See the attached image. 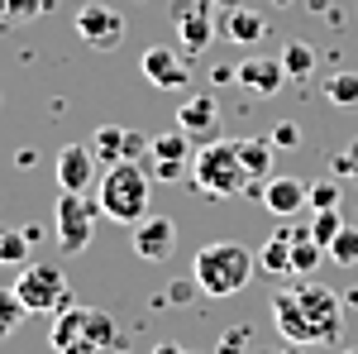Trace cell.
Instances as JSON below:
<instances>
[{
  "label": "cell",
  "mask_w": 358,
  "mask_h": 354,
  "mask_svg": "<svg viewBox=\"0 0 358 354\" xmlns=\"http://www.w3.org/2000/svg\"><path fill=\"white\" fill-rule=\"evenodd\" d=\"M253 249L239 240H215V245H201L192 259V278L201 287V297H239L248 282H253Z\"/></svg>",
  "instance_id": "6da1fadb"
},
{
  "label": "cell",
  "mask_w": 358,
  "mask_h": 354,
  "mask_svg": "<svg viewBox=\"0 0 358 354\" xmlns=\"http://www.w3.org/2000/svg\"><path fill=\"white\" fill-rule=\"evenodd\" d=\"M96 201H101V216L115 225H138L148 216V168L138 158H124L101 172L96 182Z\"/></svg>",
  "instance_id": "277c9868"
},
{
  "label": "cell",
  "mask_w": 358,
  "mask_h": 354,
  "mask_svg": "<svg viewBox=\"0 0 358 354\" xmlns=\"http://www.w3.org/2000/svg\"><path fill=\"white\" fill-rule=\"evenodd\" d=\"M0 264H15V268L29 264V235L20 225H0Z\"/></svg>",
  "instance_id": "d4e9b609"
},
{
  "label": "cell",
  "mask_w": 358,
  "mask_h": 354,
  "mask_svg": "<svg viewBox=\"0 0 358 354\" xmlns=\"http://www.w3.org/2000/svg\"><path fill=\"white\" fill-rule=\"evenodd\" d=\"M248 350V330L239 326V330H224L220 335V345H215V354H244Z\"/></svg>",
  "instance_id": "d6a6232c"
},
{
  "label": "cell",
  "mask_w": 358,
  "mask_h": 354,
  "mask_svg": "<svg viewBox=\"0 0 358 354\" xmlns=\"http://www.w3.org/2000/svg\"><path fill=\"white\" fill-rule=\"evenodd\" d=\"M296 297H301V311L310 321L315 345H339V335H344V301L334 297L325 282H310V278L296 282Z\"/></svg>",
  "instance_id": "ba28073f"
},
{
  "label": "cell",
  "mask_w": 358,
  "mask_h": 354,
  "mask_svg": "<svg viewBox=\"0 0 358 354\" xmlns=\"http://www.w3.org/2000/svg\"><path fill=\"white\" fill-rule=\"evenodd\" d=\"M344 354H358V345H354V350H344Z\"/></svg>",
  "instance_id": "f35d334b"
},
{
  "label": "cell",
  "mask_w": 358,
  "mask_h": 354,
  "mask_svg": "<svg viewBox=\"0 0 358 354\" xmlns=\"http://www.w3.org/2000/svg\"><path fill=\"white\" fill-rule=\"evenodd\" d=\"M220 34L229 43H239V48H253V43H263L268 39V15L263 10H253V5H229L220 15Z\"/></svg>",
  "instance_id": "d6986e66"
},
{
  "label": "cell",
  "mask_w": 358,
  "mask_h": 354,
  "mask_svg": "<svg viewBox=\"0 0 358 354\" xmlns=\"http://www.w3.org/2000/svg\"><path fill=\"white\" fill-rule=\"evenodd\" d=\"M330 172H334V177H354V182H358V139H354V144H344V149L330 158Z\"/></svg>",
  "instance_id": "1f68e13d"
},
{
  "label": "cell",
  "mask_w": 358,
  "mask_h": 354,
  "mask_svg": "<svg viewBox=\"0 0 358 354\" xmlns=\"http://www.w3.org/2000/svg\"><path fill=\"white\" fill-rule=\"evenodd\" d=\"M91 154H96L101 168H115V163H124V158H143L148 154V139L134 135V130H120V125H101L91 135Z\"/></svg>",
  "instance_id": "5bb4252c"
},
{
  "label": "cell",
  "mask_w": 358,
  "mask_h": 354,
  "mask_svg": "<svg viewBox=\"0 0 358 354\" xmlns=\"http://www.w3.org/2000/svg\"><path fill=\"white\" fill-rule=\"evenodd\" d=\"M320 259H330V254L315 240V230H310V225H296V230H292V278H315Z\"/></svg>",
  "instance_id": "ffe728a7"
},
{
  "label": "cell",
  "mask_w": 358,
  "mask_h": 354,
  "mask_svg": "<svg viewBox=\"0 0 358 354\" xmlns=\"http://www.w3.org/2000/svg\"><path fill=\"white\" fill-rule=\"evenodd\" d=\"M48 345L53 354H115L120 345V326L110 321V311L101 306H67L57 311L48 326Z\"/></svg>",
  "instance_id": "7a4b0ae2"
},
{
  "label": "cell",
  "mask_w": 358,
  "mask_h": 354,
  "mask_svg": "<svg viewBox=\"0 0 358 354\" xmlns=\"http://www.w3.org/2000/svg\"><path fill=\"white\" fill-rule=\"evenodd\" d=\"M124 34H129V20L120 15V10H110V5H82L77 10V39H82L86 48H96V53H110V48H120L124 43Z\"/></svg>",
  "instance_id": "9c48e42d"
},
{
  "label": "cell",
  "mask_w": 358,
  "mask_h": 354,
  "mask_svg": "<svg viewBox=\"0 0 358 354\" xmlns=\"http://www.w3.org/2000/svg\"><path fill=\"white\" fill-rule=\"evenodd\" d=\"M138 72H143V82H153L158 91H182V86L192 82L187 53H182V48H167V43L143 48V57H138Z\"/></svg>",
  "instance_id": "8fae6325"
},
{
  "label": "cell",
  "mask_w": 358,
  "mask_h": 354,
  "mask_svg": "<svg viewBox=\"0 0 358 354\" xmlns=\"http://www.w3.org/2000/svg\"><path fill=\"white\" fill-rule=\"evenodd\" d=\"M310 206H315V211L339 206V177H320V182H310Z\"/></svg>",
  "instance_id": "f546056e"
},
{
  "label": "cell",
  "mask_w": 358,
  "mask_h": 354,
  "mask_svg": "<svg viewBox=\"0 0 358 354\" xmlns=\"http://www.w3.org/2000/svg\"><path fill=\"white\" fill-rule=\"evenodd\" d=\"M15 163H20V168H34V163H38V154H34V149H20V158H15Z\"/></svg>",
  "instance_id": "d590c367"
},
{
  "label": "cell",
  "mask_w": 358,
  "mask_h": 354,
  "mask_svg": "<svg viewBox=\"0 0 358 354\" xmlns=\"http://www.w3.org/2000/svg\"><path fill=\"white\" fill-rule=\"evenodd\" d=\"M282 67H287V77L292 82H306L310 72H315V48L310 43H301V39H292V43H282Z\"/></svg>",
  "instance_id": "7402d4cb"
},
{
  "label": "cell",
  "mask_w": 358,
  "mask_h": 354,
  "mask_svg": "<svg viewBox=\"0 0 358 354\" xmlns=\"http://www.w3.org/2000/svg\"><path fill=\"white\" fill-rule=\"evenodd\" d=\"M277 144V149H296V144H301V125H292V120H282V125H277L273 135H268Z\"/></svg>",
  "instance_id": "836d02e7"
},
{
  "label": "cell",
  "mask_w": 358,
  "mask_h": 354,
  "mask_svg": "<svg viewBox=\"0 0 358 354\" xmlns=\"http://www.w3.org/2000/svg\"><path fill=\"white\" fill-rule=\"evenodd\" d=\"M287 82V67H282V57H268V53H253L239 62V86H244L253 101H268L277 96Z\"/></svg>",
  "instance_id": "2e32d148"
},
{
  "label": "cell",
  "mask_w": 358,
  "mask_h": 354,
  "mask_svg": "<svg viewBox=\"0 0 358 354\" xmlns=\"http://www.w3.org/2000/svg\"><path fill=\"white\" fill-rule=\"evenodd\" d=\"M134 254L143 264H167L177 254V225L167 216H143L134 225Z\"/></svg>",
  "instance_id": "9a60e30c"
},
{
  "label": "cell",
  "mask_w": 358,
  "mask_h": 354,
  "mask_svg": "<svg viewBox=\"0 0 358 354\" xmlns=\"http://www.w3.org/2000/svg\"><path fill=\"white\" fill-rule=\"evenodd\" d=\"M15 297L24 301V311H34V316H57V311L72 306L67 273L57 268V264H24L20 282H15Z\"/></svg>",
  "instance_id": "5b68a950"
},
{
  "label": "cell",
  "mask_w": 358,
  "mask_h": 354,
  "mask_svg": "<svg viewBox=\"0 0 358 354\" xmlns=\"http://www.w3.org/2000/svg\"><path fill=\"white\" fill-rule=\"evenodd\" d=\"M277 5H292V0H277Z\"/></svg>",
  "instance_id": "ab89813d"
},
{
  "label": "cell",
  "mask_w": 358,
  "mask_h": 354,
  "mask_svg": "<svg viewBox=\"0 0 358 354\" xmlns=\"http://www.w3.org/2000/svg\"><path fill=\"white\" fill-rule=\"evenodd\" d=\"M325 254H330L339 268H354V264H358V230H354V225H344V230L330 240V249H325Z\"/></svg>",
  "instance_id": "83f0119b"
},
{
  "label": "cell",
  "mask_w": 358,
  "mask_h": 354,
  "mask_svg": "<svg viewBox=\"0 0 358 354\" xmlns=\"http://www.w3.org/2000/svg\"><path fill=\"white\" fill-rule=\"evenodd\" d=\"M325 101L339 110L358 106V72H330L325 77Z\"/></svg>",
  "instance_id": "cb8c5ba5"
},
{
  "label": "cell",
  "mask_w": 358,
  "mask_h": 354,
  "mask_svg": "<svg viewBox=\"0 0 358 354\" xmlns=\"http://www.w3.org/2000/svg\"><path fill=\"white\" fill-rule=\"evenodd\" d=\"M192 158L196 139L187 130H163L148 139V177L158 182H192Z\"/></svg>",
  "instance_id": "52a82bcc"
},
{
  "label": "cell",
  "mask_w": 358,
  "mask_h": 354,
  "mask_svg": "<svg viewBox=\"0 0 358 354\" xmlns=\"http://www.w3.org/2000/svg\"><path fill=\"white\" fill-rule=\"evenodd\" d=\"M210 82L215 86H234L239 82V67H234V62H215V67H210Z\"/></svg>",
  "instance_id": "e575fe53"
},
{
  "label": "cell",
  "mask_w": 358,
  "mask_h": 354,
  "mask_svg": "<svg viewBox=\"0 0 358 354\" xmlns=\"http://www.w3.org/2000/svg\"><path fill=\"white\" fill-rule=\"evenodd\" d=\"M48 5H57V0H48Z\"/></svg>",
  "instance_id": "b9f144b4"
},
{
  "label": "cell",
  "mask_w": 358,
  "mask_h": 354,
  "mask_svg": "<svg viewBox=\"0 0 358 354\" xmlns=\"http://www.w3.org/2000/svg\"><path fill=\"white\" fill-rule=\"evenodd\" d=\"M258 268L287 273V278H292V230H277L273 240L263 245V254H258Z\"/></svg>",
  "instance_id": "603a6c76"
},
{
  "label": "cell",
  "mask_w": 358,
  "mask_h": 354,
  "mask_svg": "<svg viewBox=\"0 0 358 354\" xmlns=\"http://www.w3.org/2000/svg\"><path fill=\"white\" fill-rule=\"evenodd\" d=\"M344 225H349V220L339 216V206H330V211H315V220H310V230H315V240H320L325 249H330V240L339 235V230H344Z\"/></svg>",
  "instance_id": "f1b7e54d"
},
{
  "label": "cell",
  "mask_w": 358,
  "mask_h": 354,
  "mask_svg": "<svg viewBox=\"0 0 358 354\" xmlns=\"http://www.w3.org/2000/svg\"><path fill=\"white\" fill-rule=\"evenodd\" d=\"M239 158L248 168V182H268L273 177V158H277V144L268 135H253V139H239Z\"/></svg>",
  "instance_id": "44dd1931"
},
{
  "label": "cell",
  "mask_w": 358,
  "mask_h": 354,
  "mask_svg": "<svg viewBox=\"0 0 358 354\" xmlns=\"http://www.w3.org/2000/svg\"><path fill=\"white\" fill-rule=\"evenodd\" d=\"M96 154L91 144H62L53 158V172H57V187L62 191H91L96 187Z\"/></svg>",
  "instance_id": "7c38bea8"
},
{
  "label": "cell",
  "mask_w": 358,
  "mask_h": 354,
  "mask_svg": "<svg viewBox=\"0 0 358 354\" xmlns=\"http://www.w3.org/2000/svg\"><path fill=\"white\" fill-rule=\"evenodd\" d=\"M172 29H177V43L182 53H206L215 43V10L206 0H177L172 5Z\"/></svg>",
  "instance_id": "30bf717a"
},
{
  "label": "cell",
  "mask_w": 358,
  "mask_h": 354,
  "mask_svg": "<svg viewBox=\"0 0 358 354\" xmlns=\"http://www.w3.org/2000/svg\"><path fill=\"white\" fill-rule=\"evenodd\" d=\"M258 201H263V211H268V216L292 220L296 211L310 206V182H301V177H268Z\"/></svg>",
  "instance_id": "e0dca14e"
},
{
  "label": "cell",
  "mask_w": 358,
  "mask_h": 354,
  "mask_svg": "<svg viewBox=\"0 0 358 354\" xmlns=\"http://www.w3.org/2000/svg\"><path fill=\"white\" fill-rule=\"evenodd\" d=\"M192 187L210 201H229L248 191V168L239 158V139H210V144H196L192 158Z\"/></svg>",
  "instance_id": "3957f363"
},
{
  "label": "cell",
  "mask_w": 358,
  "mask_h": 354,
  "mask_svg": "<svg viewBox=\"0 0 358 354\" xmlns=\"http://www.w3.org/2000/svg\"><path fill=\"white\" fill-rule=\"evenodd\" d=\"M273 326L287 335V345H315V335H310V321H306L301 311V297H296V287H282L273 292Z\"/></svg>",
  "instance_id": "ac0fdd59"
},
{
  "label": "cell",
  "mask_w": 358,
  "mask_h": 354,
  "mask_svg": "<svg viewBox=\"0 0 358 354\" xmlns=\"http://www.w3.org/2000/svg\"><path fill=\"white\" fill-rule=\"evenodd\" d=\"M48 10V0H0V29L10 25H34Z\"/></svg>",
  "instance_id": "484cf974"
},
{
  "label": "cell",
  "mask_w": 358,
  "mask_h": 354,
  "mask_svg": "<svg viewBox=\"0 0 358 354\" xmlns=\"http://www.w3.org/2000/svg\"><path fill=\"white\" fill-rule=\"evenodd\" d=\"M344 301H349V306H358V287H354V292H349V297H344Z\"/></svg>",
  "instance_id": "8d00e7d4"
},
{
  "label": "cell",
  "mask_w": 358,
  "mask_h": 354,
  "mask_svg": "<svg viewBox=\"0 0 358 354\" xmlns=\"http://www.w3.org/2000/svg\"><path fill=\"white\" fill-rule=\"evenodd\" d=\"M187 354H192V350H187Z\"/></svg>",
  "instance_id": "7bdbcfd3"
},
{
  "label": "cell",
  "mask_w": 358,
  "mask_h": 354,
  "mask_svg": "<svg viewBox=\"0 0 358 354\" xmlns=\"http://www.w3.org/2000/svg\"><path fill=\"white\" fill-rule=\"evenodd\" d=\"M115 354H129V350H115Z\"/></svg>",
  "instance_id": "60d3db41"
},
{
  "label": "cell",
  "mask_w": 358,
  "mask_h": 354,
  "mask_svg": "<svg viewBox=\"0 0 358 354\" xmlns=\"http://www.w3.org/2000/svg\"><path fill=\"white\" fill-rule=\"evenodd\" d=\"M96 220H101V201H91L86 191H62L57 196V249L86 254L96 245Z\"/></svg>",
  "instance_id": "8992f818"
},
{
  "label": "cell",
  "mask_w": 358,
  "mask_h": 354,
  "mask_svg": "<svg viewBox=\"0 0 358 354\" xmlns=\"http://www.w3.org/2000/svg\"><path fill=\"white\" fill-rule=\"evenodd\" d=\"M277 354H301V345H292V350H277Z\"/></svg>",
  "instance_id": "74e56055"
},
{
  "label": "cell",
  "mask_w": 358,
  "mask_h": 354,
  "mask_svg": "<svg viewBox=\"0 0 358 354\" xmlns=\"http://www.w3.org/2000/svg\"><path fill=\"white\" fill-rule=\"evenodd\" d=\"M24 301L15 297V287H0V340H10L15 330L24 326Z\"/></svg>",
  "instance_id": "4316f807"
},
{
  "label": "cell",
  "mask_w": 358,
  "mask_h": 354,
  "mask_svg": "<svg viewBox=\"0 0 358 354\" xmlns=\"http://www.w3.org/2000/svg\"><path fill=\"white\" fill-rule=\"evenodd\" d=\"M177 130H187L196 144L220 139V101H215L210 91H196V96H187V101L177 106Z\"/></svg>",
  "instance_id": "4fadbf2b"
},
{
  "label": "cell",
  "mask_w": 358,
  "mask_h": 354,
  "mask_svg": "<svg viewBox=\"0 0 358 354\" xmlns=\"http://www.w3.org/2000/svg\"><path fill=\"white\" fill-rule=\"evenodd\" d=\"M196 297H201V287H196V278H192V273H187V278H177V282H172V287L163 292L167 306H192Z\"/></svg>",
  "instance_id": "4dcf8cb0"
}]
</instances>
